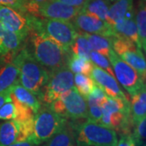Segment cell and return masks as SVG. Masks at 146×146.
Masks as SVG:
<instances>
[{
    "instance_id": "6da1fadb",
    "label": "cell",
    "mask_w": 146,
    "mask_h": 146,
    "mask_svg": "<svg viewBox=\"0 0 146 146\" xmlns=\"http://www.w3.org/2000/svg\"><path fill=\"white\" fill-rule=\"evenodd\" d=\"M28 37L32 47L28 49L32 56L48 72L68 67L72 54L70 50L63 49L50 38L34 30L29 29Z\"/></svg>"
},
{
    "instance_id": "7a4b0ae2",
    "label": "cell",
    "mask_w": 146,
    "mask_h": 146,
    "mask_svg": "<svg viewBox=\"0 0 146 146\" xmlns=\"http://www.w3.org/2000/svg\"><path fill=\"white\" fill-rule=\"evenodd\" d=\"M29 29L46 36L63 49L70 50L79 32L70 21L40 19L39 17L28 16Z\"/></svg>"
},
{
    "instance_id": "3957f363",
    "label": "cell",
    "mask_w": 146,
    "mask_h": 146,
    "mask_svg": "<svg viewBox=\"0 0 146 146\" xmlns=\"http://www.w3.org/2000/svg\"><path fill=\"white\" fill-rule=\"evenodd\" d=\"M18 54L21 58L19 84L36 97L42 98L50 73L33 58L26 47L21 50Z\"/></svg>"
},
{
    "instance_id": "277c9868",
    "label": "cell",
    "mask_w": 146,
    "mask_h": 146,
    "mask_svg": "<svg viewBox=\"0 0 146 146\" xmlns=\"http://www.w3.org/2000/svg\"><path fill=\"white\" fill-rule=\"evenodd\" d=\"M72 127L76 146L117 145V133L111 128L90 121Z\"/></svg>"
},
{
    "instance_id": "5b68a950",
    "label": "cell",
    "mask_w": 146,
    "mask_h": 146,
    "mask_svg": "<svg viewBox=\"0 0 146 146\" xmlns=\"http://www.w3.org/2000/svg\"><path fill=\"white\" fill-rule=\"evenodd\" d=\"M67 126V119L50 109L40 108L33 119V129L29 141L38 145L49 141Z\"/></svg>"
},
{
    "instance_id": "8992f818",
    "label": "cell",
    "mask_w": 146,
    "mask_h": 146,
    "mask_svg": "<svg viewBox=\"0 0 146 146\" xmlns=\"http://www.w3.org/2000/svg\"><path fill=\"white\" fill-rule=\"evenodd\" d=\"M101 107L102 116L99 124L115 131H123V134L130 133L128 127L131 118L129 100L115 99L107 96Z\"/></svg>"
},
{
    "instance_id": "52a82bcc",
    "label": "cell",
    "mask_w": 146,
    "mask_h": 146,
    "mask_svg": "<svg viewBox=\"0 0 146 146\" xmlns=\"http://www.w3.org/2000/svg\"><path fill=\"white\" fill-rule=\"evenodd\" d=\"M50 109L66 119L72 120L87 119V101L79 94L75 86L63 93L58 99L48 105Z\"/></svg>"
},
{
    "instance_id": "ba28073f",
    "label": "cell",
    "mask_w": 146,
    "mask_h": 146,
    "mask_svg": "<svg viewBox=\"0 0 146 146\" xmlns=\"http://www.w3.org/2000/svg\"><path fill=\"white\" fill-rule=\"evenodd\" d=\"M108 59L111 64L115 77L121 85L128 92L131 97L139 93L141 90L145 88V80L133 68L122 60L112 50L109 54Z\"/></svg>"
},
{
    "instance_id": "9c48e42d",
    "label": "cell",
    "mask_w": 146,
    "mask_h": 146,
    "mask_svg": "<svg viewBox=\"0 0 146 146\" xmlns=\"http://www.w3.org/2000/svg\"><path fill=\"white\" fill-rule=\"evenodd\" d=\"M112 48L122 60L130 65L141 78L145 80V58L142 50L134 42L126 38L112 37Z\"/></svg>"
},
{
    "instance_id": "30bf717a",
    "label": "cell",
    "mask_w": 146,
    "mask_h": 146,
    "mask_svg": "<svg viewBox=\"0 0 146 146\" xmlns=\"http://www.w3.org/2000/svg\"><path fill=\"white\" fill-rule=\"evenodd\" d=\"M80 11L81 8L71 7L53 0H49L40 5L31 4L27 8V12L30 13L31 16L64 21H72Z\"/></svg>"
},
{
    "instance_id": "8fae6325",
    "label": "cell",
    "mask_w": 146,
    "mask_h": 146,
    "mask_svg": "<svg viewBox=\"0 0 146 146\" xmlns=\"http://www.w3.org/2000/svg\"><path fill=\"white\" fill-rule=\"evenodd\" d=\"M74 87V74L68 67L50 72L42 99L48 106L58 99L63 93Z\"/></svg>"
},
{
    "instance_id": "7c38bea8",
    "label": "cell",
    "mask_w": 146,
    "mask_h": 146,
    "mask_svg": "<svg viewBox=\"0 0 146 146\" xmlns=\"http://www.w3.org/2000/svg\"><path fill=\"white\" fill-rule=\"evenodd\" d=\"M0 22L11 32L15 33L24 42L28 38L29 27L27 16L13 8L0 5Z\"/></svg>"
},
{
    "instance_id": "4fadbf2b",
    "label": "cell",
    "mask_w": 146,
    "mask_h": 146,
    "mask_svg": "<svg viewBox=\"0 0 146 146\" xmlns=\"http://www.w3.org/2000/svg\"><path fill=\"white\" fill-rule=\"evenodd\" d=\"M72 25L78 32L101 36L115 37L112 28L106 21L80 12L72 20Z\"/></svg>"
},
{
    "instance_id": "5bb4252c",
    "label": "cell",
    "mask_w": 146,
    "mask_h": 146,
    "mask_svg": "<svg viewBox=\"0 0 146 146\" xmlns=\"http://www.w3.org/2000/svg\"><path fill=\"white\" fill-rule=\"evenodd\" d=\"M90 77L108 97L115 99L119 98L123 101H128L124 93L120 89L115 77H113L106 71L95 66L94 64L91 71Z\"/></svg>"
},
{
    "instance_id": "9a60e30c",
    "label": "cell",
    "mask_w": 146,
    "mask_h": 146,
    "mask_svg": "<svg viewBox=\"0 0 146 146\" xmlns=\"http://www.w3.org/2000/svg\"><path fill=\"white\" fill-rule=\"evenodd\" d=\"M23 42L15 33L7 29L0 22V58L12 61L21 50Z\"/></svg>"
},
{
    "instance_id": "2e32d148",
    "label": "cell",
    "mask_w": 146,
    "mask_h": 146,
    "mask_svg": "<svg viewBox=\"0 0 146 146\" xmlns=\"http://www.w3.org/2000/svg\"><path fill=\"white\" fill-rule=\"evenodd\" d=\"M21 58L19 54L12 61L7 63L0 69V94L9 89L19 82Z\"/></svg>"
},
{
    "instance_id": "e0dca14e",
    "label": "cell",
    "mask_w": 146,
    "mask_h": 146,
    "mask_svg": "<svg viewBox=\"0 0 146 146\" xmlns=\"http://www.w3.org/2000/svg\"><path fill=\"white\" fill-rule=\"evenodd\" d=\"M133 16H135L133 0H119L110 6L106 23L113 27L126 18Z\"/></svg>"
},
{
    "instance_id": "ac0fdd59",
    "label": "cell",
    "mask_w": 146,
    "mask_h": 146,
    "mask_svg": "<svg viewBox=\"0 0 146 146\" xmlns=\"http://www.w3.org/2000/svg\"><path fill=\"white\" fill-rule=\"evenodd\" d=\"M111 28L114 32L115 37H122V38L128 39L134 42L141 50L136 21H135V16L126 18L123 21L116 24Z\"/></svg>"
},
{
    "instance_id": "d6986e66",
    "label": "cell",
    "mask_w": 146,
    "mask_h": 146,
    "mask_svg": "<svg viewBox=\"0 0 146 146\" xmlns=\"http://www.w3.org/2000/svg\"><path fill=\"white\" fill-rule=\"evenodd\" d=\"M10 94L20 102L29 106L35 113V115L41 108V102L36 95L24 88L19 82L15 84L11 88Z\"/></svg>"
},
{
    "instance_id": "ffe728a7",
    "label": "cell",
    "mask_w": 146,
    "mask_h": 146,
    "mask_svg": "<svg viewBox=\"0 0 146 146\" xmlns=\"http://www.w3.org/2000/svg\"><path fill=\"white\" fill-rule=\"evenodd\" d=\"M20 123L15 119L0 123V146H9L19 142Z\"/></svg>"
},
{
    "instance_id": "44dd1931",
    "label": "cell",
    "mask_w": 146,
    "mask_h": 146,
    "mask_svg": "<svg viewBox=\"0 0 146 146\" xmlns=\"http://www.w3.org/2000/svg\"><path fill=\"white\" fill-rule=\"evenodd\" d=\"M81 33V32H80ZM86 37L92 51L99 53L106 57L109 58L112 48V37L101 36L98 34H90L86 33H81Z\"/></svg>"
},
{
    "instance_id": "7402d4cb",
    "label": "cell",
    "mask_w": 146,
    "mask_h": 146,
    "mask_svg": "<svg viewBox=\"0 0 146 146\" xmlns=\"http://www.w3.org/2000/svg\"><path fill=\"white\" fill-rule=\"evenodd\" d=\"M131 118L132 124H136L140 120L146 118V89L141 90L131 97L130 103Z\"/></svg>"
},
{
    "instance_id": "603a6c76",
    "label": "cell",
    "mask_w": 146,
    "mask_h": 146,
    "mask_svg": "<svg viewBox=\"0 0 146 146\" xmlns=\"http://www.w3.org/2000/svg\"><path fill=\"white\" fill-rule=\"evenodd\" d=\"M110 6V4L105 0H88L80 12L106 22Z\"/></svg>"
},
{
    "instance_id": "cb8c5ba5",
    "label": "cell",
    "mask_w": 146,
    "mask_h": 146,
    "mask_svg": "<svg viewBox=\"0 0 146 146\" xmlns=\"http://www.w3.org/2000/svg\"><path fill=\"white\" fill-rule=\"evenodd\" d=\"M45 146H76V141L72 126H66L63 130L47 141Z\"/></svg>"
},
{
    "instance_id": "d4e9b609",
    "label": "cell",
    "mask_w": 146,
    "mask_h": 146,
    "mask_svg": "<svg viewBox=\"0 0 146 146\" xmlns=\"http://www.w3.org/2000/svg\"><path fill=\"white\" fill-rule=\"evenodd\" d=\"M94 63L90 60L80 58L71 54L68 60V68L73 74H83L90 76Z\"/></svg>"
},
{
    "instance_id": "484cf974",
    "label": "cell",
    "mask_w": 146,
    "mask_h": 146,
    "mask_svg": "<svg viewBox=\"0 0 146 146\" xmlns=\"http://www.w3.org/2000/svg\"><path fill=\"white\" fill-rule=\"evenodd\" d=\"M136 28L138 32L141 50H146V8L145 3L141 2L135 16Z\"/></svg>"
},
{
    "instance_id": "4316f807",
    "label": "cell",
    "mask_w": 146,
    "mask_h": 146,
    "mask_svg": "<svg viewBox=\"0 0 146 146\" xmlns=\"http://www.w3.org/2000/svg\"><path fill=\"white\" fill-rule=\"evenodd\" d=\"M70 51L72 54L77 57L83 58L87 60H90L89 56L92 50L89 46V42L86 39V37L80 32L74 43L72 45V46L70 47Z\"/></svg>"
},
{
    "instance_id": "83f0119b",
    "label": "cell",
    "mask_w": 146,
    "mask_h": 146,
    "mask_svg": "<svg viewBox=\"0 0 146 146\" xmlns=\"http://www.w3.org/2000/svg\"><path fill=\"white\" fill-rule=\"evenodd\" d=\"M95 84H96L94 80L89 76H85L83 74L74 75V86L79 94L83 96L84 98L89 96Z\"/></svg>"
},
{
    "instance_id": "f1b7e54d",
    "label": "cell",
    "mask_w": 146,
    "mask_h": 146,
    "mask_svg": "<svg viewBox=\"0 0 146 146\" xmlns=\"http://www.w3.org/2000/svg\"><path fill=\"white\" fill-rule=\"evenodd\" d=\"M10 98L16 107V116L15 120L19 122H26L34 119L35 113L29 106L20 102L10 94Z\"/></svg>"
},
{
    "instance_id": "f546056e",
    "label": "cell",
    "mask_w": 146,
    "mask_h": 146,
    "mask_svg": "<svg viewBox=\"0 0 146 146\" xmlns=\"http://www.w3.org/2000/svg\"><path fill=\"white\" fill-rule=\"evenodd\" d=\"M89 59L95 66H97L101 69L104 70L108 74H110V76L115 77V73H114L113 68H112L111 64L110 63V60L106 56L101 54L99 53H97L95 51H91Z\"/></svg>"
},
{
    "instance_id": "4dcf8cb0",
    "label": "cell",
    "mask_w": 146,
    "mask_h": 146,
    "mask_svg": "<svg viewBox=\"0 0 146 146\" xmlns=\"http://www.w3.org/2000/svg\"><path fill=\"white\" fill-rule=\"evenodd\" d=\"M106 97H107V95L105 94L104 91L102 89H100L97 84H95L91 93L89 94V96L85 99L87 101L88 106L98 105V106H101L105 99L106 98Z\"/></svg>"
},
{
    "instance_id": "1f68e13d",
    "label": "cell",
    "mask_w": 146,
    "mask_h": 146,
    "mask_svg": "<svg viewBox=\"0 0 146 146\" xmlns=\"http://www.w3.org/2000/svg\"><path fill=\"white\" fill-rule=\"evenodd\" d=\"M146 132V118L140 120L135 124V129L132 134V137L136 142V145L141 146L145 144Z\"/></svg>"
},
{
    "instance_id": "d6a6232c",
    "label": "cell",
    "mask_w": 146,
    "mask_h": 146,
    "mask_svg": "<svg viewBox=\"0 0 146 146\" xmlns=\"http://www.w3.org/2000/svg\"><path fill=\"white\" fill-rule=\"evenodd\" d=\"M16 107L10 98L0 108V119L12 120L16 119Z\"/></svg>"
},
{
    "instance_id": "836d02e7",
    "label": "cell",
    "mask_w": 146,
    "mask_h": 146,
    "mask_svg": "<svg viewBox=\"0 0 146 146\" xmlns=\"http://www.w3.org/2000/svg\"><path fill=\"white\" fill-rule=\"evenodd\" d=\"M102 116V107L98 105L88 106V116H87L88 121L99 124Z\"/></svg>"
},
{
    "instance_id": "e575fe53",
    "label": "cell",
    "mask_w": 146,
    "mask_h": 146,
    "mask_svg": "<svg viewBox=\"0 0 146 146\" xmlns=\"http://www.w3.org/2000/svg\"><path fill=\"white\" fill-rule=\"evenodd\" d=\"M25 0H0V5L13 8L24 14L25 13Z\"/></svg>"
},
{
    "instance_id": "d590c367",
    "label": "cell",
    "mask_w": 146,
    "mask_h": 146,
    "mask_svg": "<svg viewBox=\"0 0 146 146\" xmlns=\"http://www.w3.org/2000/svg\"><path fill=\"white\" fill-rule=\"evenodd\" d=\"M116 146H137L131 134H123Z\"/></svg>"
},
{
    "instance_id": "8d00e7d4",
    "label": "cell",
    "mask_w": 146,
    "mask_h": 146,
    "mask_svg": "<svg viewBox=\"0 0 146 146\" xmlns=\"http://www.w3.org/2000/svg\"><path fill=\"white\" fill-rule=\"evenodd\" d=\"M53 1H57L59 3H62L63 4L74 7L82 8L88 0H53Z\"/></svg>"
},
{
    "instance_id": "74e56055",
    "label": "cell",
    "mask_w": 146,
    "mask_h": 146,
    "mask_svg": "<svg viewBox=\"0 0 146 146\" xmlns=\"http://www.w3.org/2000/svg\"><path fill=\"white\" fill-rule=\"evenodd\" d=\"M10 91L11 89L0 94V108L3 106V105L5 102L10 100Z\"/></svg>"
},
{
    "instance_id": "f35d334b",
    "label": "cell",
    "mask_w": 146,
    "mask_h": 146,
    "mask_svg": "<svg viewBox=\"0 0 146 146\" xmlns=\"http://www.w3.org/2000/svg\"><path fill=\"white\" fill-rule=\"evenodd\" d=\"M9 146H36L33 143H32L31 141H21V142H16L12 145H11Z\"/></svg>"
},
{
    "instance_id": "ab89813d",
    "label": "cell",
    "mask_w": 146,
    "mask_h": 146,
    "mask_svg": "<svg viewBox=\"0 0 146 146\" xmlns=\"http://www.w3.org/2000/svg\"><path fill=\"white\" fill-rule=\"evenodd\" d=\"M49 0H25L27 3H33V4H36V5H40V4H42L44 3H46ZM25 4V5H26Z\"/></svg>"
},
{
    "instance_id": "60d3db41",
    "label": "cell",
    "mask_w": 146,
    "mask_h": 146,
    "mask_svg": "<svg viewBox=\"0 0 146 146\" xmlns=\"http://www.w3.org/2000/svg\"><path fill=\"white\" fill-rule=\"evenodd\" d=\"M105 1H106V2H107L108 3L111 4V3H114L117 2V1H119V0H105Z\"/></svg>"
},
{
    "instance_id": "b9f144b4",
    "label": "cell",
    "mask_w": 146,
    "mask_h": 146,
    "mask_svg": "<svg viewBox=\"0 0 146 146\" xmlns=\"http://www.w3.org/2000/svg\"><path fill=\"white\" fill-rule=\"evenodd\" d=\"M141 2H143V3H145V0H141Z\"/></svg>"
}]
</instances>
